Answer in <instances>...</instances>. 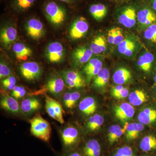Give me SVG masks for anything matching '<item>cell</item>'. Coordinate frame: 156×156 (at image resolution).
<instances>
[{"mask_svg": "<svg viewBox=\"0 0 156 156\" xmlns=\"http://www.w3.org/2000/svg\"><path fill=\"white\" fill-rule=\"evenodd\" d=\"M30 123L31 133L33 136L44 142H50L52 129L48 121L39 114L30 120Z\"/></svg>", "mask_w": 156, "mask_h": 156, "instance_id": "cell-1", "label": "cell"}, {"mask_svg": "<svg viewBox=\"0 0 156 156\" xmlns=\"http://www.w3.org/2000/svg\"><path fill=\"white\" fill-rule=\"evenodd\" d=\"M45 14L50 22L54 25H60L66 18V11L63 7L54 2H50L46 5Z\"/></svg>", "mask_w": 156, "mask_h": 156, "instance_id": "cell-2", "label": "cell"}, {"mask_svg": "<svg viewBox=\"0 0 156 156\" xmlns=\"http://www.w3.org/2000/svg\"><path fill=\"white\" fill-rule=\"evenodd\" d=\"M61 140L64 152L73 150L79 140V131L72 126H67L61 132Z\"/></svg>", "mask_w": 156, "mask_h": 156, "instance_id": "cell-3", "label": "cell"}, {"mask_svg": "<svg viewBox=\"0 0 156 156\" xmlns=\"http://www.w3.org/2000/svg\"><path fill=\"white\" fill-rule=\"evenodd\" d=\"M20 71L23 77L29 81L37 80L42 74L41 66L35 62L23 63L20 66Z\"/></svg>", "mask_w": 156, "mask_h": 156, "instance_id": "cell-4", "label": "cell"}, {"mask_svg": "<svg viewBox=\"0 0 156 156\" xmlns=\"http://www.w3.org/2000/svg\"><path fill=\"white\" fill-rule=\"evenodd\" d=\"M89 28V25L86 18L80 17L72 26L69 30L70 37L73 40L82 38L87 34Z\"/></svg>", "mask_w": 156, "mask_h": 156, "instance_id": "cell-5", "label": "cell"}, {"mask_svg": "<svg viewBox=\"0 0 156 156\" xmlns=\"http://www.w3.org/2000/svg\"><path fill=\"white\" fill-rule=\"evenodd\" d=\"M46 55L50 62L58 63L61 61L64 57V48L60 43L53 42L48 45Z\"/></svg>", "mask_w": 156, "mask_h": 156, "instance_id": "cell-6", "label": "cell"}, {"mask_svg": "<svg viewBox=\"0 0 156 156\" xmlns=\"http://www.w3.org/2000/svg\"><path fill=\"white\" fill-rule=\"evenodd\" d=\"M26 30L28 35L34 40H39L44 34L43 23L35 18H32L28 20L27 24Z\"/></svg>", "mask_w": 156, "mask_h": 156, "instance_id": "cell-7", "label": "cell"}, {"mask_svg": "<svg viewBox=\"0 0 156 156\" xmlns=\"http://www.w3.org/2000/svg\"><path fill=\"white\" fill-rule=\"evenodd\" d=\"M63 80L67 87L70 88H80L83 87L85 81L81 75L75 71L69 70L65 72Z\"/></svg>", "mask_w": 156, "mask_h": 156, "instance_id": "cell-8", "label": "cell"}, {"mask_svg": "<svg viewBox=\"0 0 156 156\" xmlns=\"http://www.w3.org/2000/svg\"><path fill=\"white\" fill-rule=\"evenodd\" d=\"M136 15L135 9L132 7H127L124 9L120 15L119 21L122 25L127 28H131L136 22Z\"/></svg>", "mask_w": 156, "mask_h": 156, "instance_id": "cell-9", "label": "cell"}, {"mask_svg": "<svg viewBox=\"0 0 156 156\" xmlns=\"http://www.w3.org/2000/svg\"><path fill=\"white\" fill-rule=\"evenodd\" d=\"M115 112L117 119L125 122L131 119L134 115L135 111L131 104L123 103L115 107Z\"/></svg>", "mask_w": 156, "mask_h": 156, "instance_id": "cell-10", "label": "cell"}, {"mask_svg": "<svg viewBox=\"0 0 156 156\" xmlns=\"http://www.w3.org/2000/svg\"><path fill=\"white\" fill-rule=\"evenodd\" d=\"M65 82L63 79L58 76H53L48 80L46 84V89L51 94L57 96L63 91Z\"/></svg>", "mask_w": 156, "mask_h": 156, "instance_id": "cell-11", "label": "cell"}, {"mask_svg": "<svg viewBox=\"0 0 156 156\" xmlns=\"http://www.w3.org/2000/svg\"><path fill=\"white\" fill-rule=\"evenodd\" d=\"M137 20L143 27H148L156 22V15L154 11L149 8H144L137 14Z\"/></svg>", "mask_w": 156, "mask_h": 156, "instance_id": "cell-12", "label": "cell"}, {"mask_svg": "<svg viewBox=\"0 0 156 156\" xmlns=\"http://www.w3.org/2000/svg\"><path fill=\"white\" fill-rule=\"evenodd\" d=\"M93 53L90 48L81 47L74 51L73 57L77 64L81 65L89 62Z\"/></svg>", "mask_w": 156, "mask_h": 156, "instance_id": "cell-13", "label": "cell"}, {"mask_svg": "<svg viewBox=\"0 0 156 156\" xmlns=\"http://www.w3.org/2000/svg\"><path fill=\"white\" fill-rule=\"evenodd\" d=\"M0 104L2 108L11 113L16 114L20 112V106L16 98L13 96L4 95L1 98Z\"/></svg>", "mask_w": 156, "mask_h": 156, "instance_id": "cell-14", "label": "cell"}, {"mask_svg": "<svg viewBox=\"0 0 156 156\" xmlns=\"http://www.w3.org/2000/svg\"><path fill=\"white\" fill-rule=\"evenodd\" d=\"M102 62L98 58H92L87 62L84 69L87 80L89 82L92 78L96 76L102 68Z\"/></svg>", "mask_w": 156, "mask_h": 156, "instance_id": "cell-15", "label": "cell"}, {"mask_svg": "<svg viewBox=\"0 0 156 156\" xmlns=\"http://www.w3.org/2000/svg\"><path fill=\"white\" fill-rule=\"evenodd\" d=\"M20 106V109L24 113L30 114L41 108V104L36 98H27L21 101Z\"/></svg>", "mask_w": 156, "mask_h": 156, "instance_id": "cell-16", "label": "cell"}, {"mask_svg": "<svg viewBox=\"0 0 156 156\" xmlns=\"http://www.w3.org/2000/svg\"><path fill=\"white\" fill-rule=\"evenodd\" d=\"M82 151L85 156H100L101 147L97 140L91 139L85 144Z\"/></svg>", "mask_w": 156, "mask_h": 156, "instance_id": "cell-17", "label": "cell"}, {"mask_svg": "<svg viewBox=\"0 0 156 156\" xmlns=\"http://www.w3.org/2000/svg\"><path fill=\"white\" fill-rule=\"evenodd\" d=\"M13 50L16 58L19 61H25L31 56L32 53L30 48L22 43L14 44Z\"/></svg>", "mask_w": 156, "mask_h": 156, "instance_id": "cell-18", "label": "cell"}, {"mask_svg": "<svg viewBox=\"0 0 156 156\" xmlns=\"http://www.w3.org/2000/svg\"><path fill=\"white\" fill-rule=\"evenodd\" d=\"M79 108L87 115L93 114L97 108L95 99L91 97L85 98L80 102Z\"/></svg>", "mask_w": 156, "mask_h": 156, "instance_id": "cell-19", "label": "cell"}, {"mask_svg": "<svg viewBox=\"0 0 156 156\" xmlns=\"http://www.w3.org/2000/svg\"><path fill=\"white\" fill-rule=\"evenodd\" d=\"M152 53L147 52L139 57L137 64L140 69L145 72H149L154 61Z\"/></svg>", "mask_w": 156, "mask_h": 156, "instance_id": "cell-20", "label": "cell"}, {"mask_svg": "<svg viewBox=\"0 0 156 156\" xmlns=\"http://www.w3.org/2000/svg\"><path fill=\"white\" fill-rule=\"evenodd\" d=\"M127 123L124 128H122L118 125L111 126L109 128L108 140L110 143L113 144L118 141V140L120 138L127 130Z\"/></svg>", "mask_w": 156, "mask_h": 156, "instance_id": "cell-21", "label": "cell"}, {"mask_svg": "<svg viewBox=\"0 0 156 156\" xmlns=\"http://www.w3.org/2000/svg\"><path fill=\"white\" fill-rule=\"evenodd\" d=\"M17 31L12 27L4 29L1 32V41L6 45L10 44L17 39Z\"/></svg>", "mask_w": 156, "mask_h": 156, "instance_id": "cell-22", "label": "cell"}, {"mask_svg": "<svg viewBox=\"0 0 156 156\" xmlns=\"http://www.w3.org/2000/svg\"><path fill=\"white\" fill-rule=\"evenodd\" d=\"M107 44L105 37L100 35L96 37L93 40L91 43L90 48L93 54H99L105 52Z\"/></svg>", "mask_w": 156, "mask_h": 156, "instance_id": "cell-23", "label": "cell"}, {"mask_svg": "<svg viewBox=\"0 0 156 156\" xmlns=\"http://www.w3.org/2000/svg\"><path fill=\"white\" fill-rule=\"evenodd\" d=\"M138 120L143 125H149L156 121V110L154 109L146 108L140 113Z\"/></svg>", "mask_w": 156, "mask_h": 156, "instance_id": "cell-24", "label": "cell"}, {"mask_svg": "<svg viewBox=\"0 0 156 156\" xmlns=\"http://www.w3.org/2000/svg\"><path fill=\"white\" fill-rule=\"evenodd\" d=\"M131 77V73L125 68H120L115 72L113 79L116 84L122 85L130 80Z\"/></svg>", "mask_w": 156, "mask_h": 156, "instance_id": "cell-25", "label": "cell"}, {"mask_svg": "<svg viewBox=\"0 0 156 156\" xmlns=\"http://www.w3.org/2000/svg\"><path fill=\"white\" fill-rule=\"evenodd\" d=\"M144 128L143 124L141 123H127L126 138L128 140L136 139Z\"/></svg>", "mask_w": 156, "mask_h": 156, "instance_id": "cell-26", "label": "cell"}, {"mask_svg": "<svg viewBox=\"0 0 156 156\" xmlns=\"http://www.w3.org/2000/svg\"><path fill=\"white\" fill-rule=\"evenodd\" d=\"M129 100L133 106H139L147 101V97L142 90H137L130 93Z\"/></svg>", "mask_w": 156, "mask_h": 156, "instance_id": "cell-27", "label": "cell"}, {"mask_svg": "<svg viewBox=\"0 0 156 156\" xmlns=\"http://www.w3.org/2000/svg\"><path fill=\"white\" fill-rule=\"evenodd\" d=\"M89 11L94 19L100 20L103 19L106 15L107 8L103 4H95L91 6L89 9Z\"/></svg>", "mask_w": 156, "mask_h": 156, "instance_id": "cell-28", "label": "cell"}, {"mask_svg": "<svg viewBox=\"0 0 156 156\" xmlns=\"http://www.w3.org/2000/svg\"><path fill=\"white\" fill-rule=\"evenodd\" d=\"M109 76L108 69L106 68L101 69L94 79V87L98 88L104 87L108 82Z\"/></svg>", "mask_w": 156, "mask_h": 156, "instance_id": "cell-29", "label": "cell"}, {"mask_svg": "<svg viewBox=\"0 0 156 156\" xmlns=\"http://www.w3.org/2000/svg\"><path fill=\"white\" fill-rule=\"evenodd\" d=\"M140 147L143 151H153L156 150V137L150 135L144 137L140 143Z\"/></svg>", "mask_w": 156, "mask_h": 156, "instance_id": "cell-30", "label": "cell"}, {"mask_svg": "<svg viewBox=\"0 0 156 156\" xmlns=\"http://www.w3.org/2000/svg\"><path fill=\"white\" fill-rule=\"evenodd\" d=\"M135 48V44L134 42L129 39H124L118 45V50L119 53L127 56L132 55Z\"/></svg>", "mask_w": 156, "mask_h": 156, "instance_id": "cell-31", "label": "cell"}, {"mask_svg": "<svg viewBox=\"0 0 156 156\" xmlns=\"http://www.w3.org/2000/svg\"><path fill=\"white\" fill-rule=\"evenodd\" d=\"M104 119L99 114H95L89 118L87 124V128L90 131L98 130L103 125Z\"/></svg>", "mask_w": 156, "mask_h": 156, "instance_id": "cell-32", "label": "cell"}, {"mask_svg": "<svg viewBox=\"0 0 156 156\" xmlns=\"http://www.w3.org/2000/svg\"><path fill=\"white\" fill-rule=\"evenodd\" d=\"M145 39L152 43L156 44V23L148 27L144 32Z\"/></svg>", "mask_w": 156, "mask_h": 156, "instance_id": "cell-33", "label": "cell"}, {"mask_svg": "<svg viewBox=\"0 0 156 156\" xmlns=\"http://www.w3.org/2000/svg\"><path fill=\"white\" fill-rule=\"evenodd\" d=\"M46 103H45V109L48 114L52 119L57 121L55 109L52 102V98L49 97L48 95H46Z\"/></svg>", "mask_w": 156, "mask_h": 156, "instance_id": "cell-34", "label": "cell"}, {"mask_svg": "<svg viewBox=\"0 0 156 156\" xmlns=\"http://www.w3.org/2000/svg\"><path fill=\"white\" fill-rule=\"evenodd\" d=\"M52 102H53L55 113L57 117V121L60 124H63L64 123L63 116V110L61 104L53 98H52Z\"/></svg>", "mask_w": 156, "mask_h": 156, "instance_id": "cell-35", "label": "cell"}, {"mask_svg": "<svg viewBox=\"0 0 156 156\" xmlns=\"http://www.w3.org/2000/svg\"><path fill=\"white\" fill-rule=\"evenodd\" d=\"M36 0H15V5L21 11H25L32 6Z\"/></svg>", "mask_w": 156, "mask_h": 156, "instance_id": "cell-36", "label": "cell"}, {"mask_svg": "<svg viewBox=\"0 0 156 156\" xmlns=\"http://www.w3.org/2000/svg\"><path fill=\"white\" fill-rule=\"evenodd\" d=\"M2 85L3 87L10 90H13L16 87V79L13 76H9L3 80Z\"/></svg>", "mask_w": 156, "mask_h": 156, "instance_id": "cell-37", "label": "cell"}, {"mask_svg": "<svg viewBox=\"0 0 156 156\" xmlns=\"http://www.w3.org/2000/svg\"><path fill=\"white\" fill-rule=\"evenodd\" d=\"M27 91L24 87L20 86H16L12 91L11 95L16 99L22 98L26 94Z\"/></svg>", "mask_w": 156, "mask_h": 156, "instance_id": "cell-38", "label": "cell"}, {"mask_svg": "<svg viewBox=\"0 0 156 156\" xmlns=\"http://www.w3.org/2000/svg\"><path fill=\"white\" fill-rule=\"evenodd\" d=\"M80 97V94L78 92H71L69 104L68 109H72L75 105L76 103Z\"/></svg>", "mask_w": 156, "mask_h": 156, "instance_id": "cell-39", "label": "cell"}, {"mask_svg": "<svg viewBox=\"0 0 156 156\" xmlns=\"http://www.w3.org/2000/svg\"><path fill=\"white\" fill-rule=\"evenodd\" d=\"M11 74V70L5 63H0V78L1 80L9 76Z\"/></svg>", "mask_w": 156, "mask_h": 156, "instance_id": "cell-40", "label": "cell"}, {"mask_svg": "<svg viewBox=\"0 0 156 156\" xmlns=\"http://www.w3.org/2000/svg\"><path fill=\"white\" fill-rule=\"evenodd\" d=\"M115 29V32L114 44L119 45L125 39L123 36L122 31L121 28L119 27H116Z\"/></svg>", "mask_w": 156, "mask_h": 156, "instance_id": "cell-41", "label": "cell"}, {"mask_svg": "<svg viewBox=\"0 0 156 156\" xmlns=\"http://www.w3.org/2000/svg\"><path fill=\"white\" fill-rule=\"evenodd\" d=\"M117 153L121 156H133V151L131 147H124L118 150Z\"/></svg>", "mask_w": 156, "mask_h": 156, "instance_id": "cell-42", "label": "cell"}, {"mask_svg": "<svg viewBox=\"0 0 156 156\" xmlns=\"http://www.w3.org/2000/svg\"><path fill=\"white\" fill-rule=\"evenodd\" d=\"M115 28H112L108 31V39L109 43L112 44H114L115 37Z\"/></svg>", "mask_w": 156, "mask_h": 156, "instance_id": "cell-43", "label": "cell"}, {"mask_svg": "<svg viewBox=\"0 0 156 156\" xmlns=\"http://www.w3.org/2000/svg\"><path fill=\"white\" fill-rule=\"evenodd\" d=\"M129 94V92L128 90L126 88H124L121 92H119V95H117L115 98L117 99H122V98H126L128 96Z\"/></svg>", "mask_w": 156, "mask_h": 156, "instance_id": "cell-44", "label": "cell"}, {"mask_svg": "<svg viewBox=\"0 0 156 156\" xmlns=\"http://www.w3.org/2000/svg\"><path fill=\"white\" fill-rule=\"evenodd\" d=\"M71 92H66L64 93L62 97V101L65 106L67 108L69 104L70 96Z\"/></svg>", "mask_w": 156, "mask_h": 156, "instance_id": "cell-45", "label": "cell"}, {"mask_svg": "<svg viewBox=\"0 0 156 156\" xmlns=\"http://www.w3.org/2000/svg\"><path fill=\"white\" fill-rule=\"evenodd\" d=\"M123 88H124V87H123L122 85H118L115 88H113L112 90V95L115 98Z\"/></svg>", "mask_w": 156, "mask_h": 156, "instance_id": "cell-46", "label": "cell"}, {"mask_svg": "<svg viewBox=\"0 0 156 156\" xmlns=\"http://www.w3.org/2000/svg\"><path fill=\"white\" fill-rule=\"evenodd\" d=\"M62 156H85L83 154L80 153L74 150H72L69 151L65 152Z\"/></svg>", "mask_w": 156, "mask_h": 156, "instance_id": "cell-47", "label": "cell"}, {"mask_svg": "<svg viewBox=\"0 0 156 156\" xmlns=\"http://www.w3.org/2000/svg\"><path fill=\"white\" fill-rule=\"evenodd\" d=\"M152 8L155 11H156V0H152Z\"/></svg>", "mask_w": 156, "mask_h": 156, "instance_id": "cell-48", "label": "cell"}, {"mask_svg": "<svg viewBox=\"0 0 156 156\" xmlns=\"http://www.w3.org/2000/svg\"><path fill=\"white\" fill-rule=\"evenodd\" d=\"M61 2H64L69 3L70 2L71 0H59Z\"/></svg>", "mask_w": 156, "mask_h": 156, "instance_id": "cell-49", "label": "cell"}, {"mask_svg": "<svg viewBox=\"0 0 156 156\" xmlns=\"http://www.w3.org/2000/svg\"><path fill=\"white\" fill-rule=\"evenodd\" d=\"M154 81L155 82V83H156V73L155 74V75L154 76Z\"/></svg>", "mask_w": 156, "mask_h": 156, "instance_id": "cell-50", "label": "cell"}, {"mask_svg": "<svg viewBox=\"0 0 156 156\" xmlns=\"http://www.w3.org/2000/svg\"><path fill=\"white\" fill-rule=\"evenodd\" d=\"M115 156H121L119 154H118V153L116 154H115Z\"/></svg>", "mask_w": 156, "mask_h": 156, "instance_id": "cell-51", "label": "cell"}]
</instances>
